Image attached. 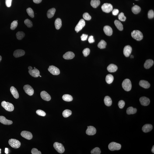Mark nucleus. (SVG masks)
<instances>
[{"mask_svg":"<svg viewBox=\"0 0 154 154\" xmlns=\"http://www.w3.org/2000/svg\"><path fill=\"white\" fill-rule=\"evenodd\" d=\"M131 36L133 38L138 41H140L143 38L142 33L139 30L133 31L131 33Z\"/></svg>","mask_w":154,"mask_h":154,"instance_id":"1","label":"nucleus"},{"mask_svg":"<svg viewBox=\"0 0 154 154\" xmlns=\"http://www.w3.org/2000/svg\"><path fill=\"white\" fill-rule=\"evenodd\" d=\"M123 89L127 91H129L131 89V81L128 79H126L123 81L122 84Z\"/></svg>","mask_w":154,"mask_h":154,"instance_id":"2","label":"nucleus"},{"mask_svg":"<svg viewBox=\"0 0 154 154\" xmlns=\"http://www.w3.org/2000/svg\"><path fill=\"white\" fill-rule=\"evenodd\" d=\"M1 105L5 110L8 111L12 112L13 111L14 109V107L13 105L12 104L3 101L1 103Z\"/></svg>","mask_w":154,"mask_h":154,"instance_id":"3","label":"nucleus"},{"mask_svg":"<svg viewBox=\"0 0 154 154\" xmlns=\"http://www.w3.org/2000/svg\"><path fill=\"white\" fill-rule=\"evenodd\" d=\"M108 147L110 151L118 150L121 149V145L119 144L113 142L109 144Z\"/></svg>","mask_w":154,"mask_h":154,"instance_id":"4","label":"nucleus"},{"mask_svg":"<svg viewBox=\"0 0 154 154\" xmlns=\"http://www.w3.org/2000/svg\"><path fill=\"white\" fill-rule=\"evenodd\" d=\"M8 142L10 146L15 149L19 148L21 146L20 142L17 140L11 139L9 140Z\"/></svg>","mask_w":154,"mask_h":154,"instance_id":"5","label":"nucleus"},{"mask_svg":"<svg viewBox=\"0 0 154 154\" xmlns=\"http://www.w3.org/2000/svg\"><path fill=\"white\" fill-rule=\"evenodd\" d=\"M54 147L57 152L59 153L62 154L65 151L63 145L62 144L58 142H55L54 144Z\"/></svg>","mask_w":154,"mask_h":154,"instance_id":"6","label":"nucleus"},{"mask_svg":"<svg viewBox=\"0 0 154 154\" xmlns=\"http://www.w3.org/2000/svg\"><path fill=\"white\" fill-rule=\"evenodd\" d=\"M101 8L103 12L109 13L113 10V6L111 4L104 3L102 5Z\"/></svg>","mask_w":154,"mask_h":154,"instance_id":"7","label":"nucleus"},{"mask_svg":"<svg viewBox=\"0 0 154 154\" xmlns=\"http://www.w3.org/2000/svg\"><path fill=\"white\" fill-rule=\"evenodd\" d=\"M23 89L27 94L29 96L33 95L34 94V90L30 85H24L23 86Z\"/></svg>","mask_w":154,"mask_h":154,"instance_id":"8","label":"nucleus"},{"mask_svg":"<svg viewBox=\"0 0 154 154\" xmlns=\"http://www.w3.org/2000/svg\"><path fill=\"white\" fill-rule=\"evenodd\" d=\"M48 70L51 74L54 75H58L60 73L59 69L54 66H50L48 68Z\"/></svg>","mask_w":154,"mask_h":154,"instance_id":"9","label":"nucleus"},{"mask_svg":"<svg viewBox=\"0 0 154 154\" xmlns=\"http://www.w3.org/2000/svg\"><path fill=\"white\" fill-rule=\"evenodd\" d=\"M85 25V21L83 19H81L77 25L75 29L77 33L78 32L82 29Z\"/></svg>","mask_w":154,"mask_h":154,"instance_id":"10","label":"nucleus"},{"mask_svg":"<svg viewBox=\"0 0 154 154\" xmlns=\"http://www.w3.org/2000/svg\"><path fill=\"white\" fill-rule=\"evenodd\" d=\"M132 51V48L129 45H127L124 47L123 50V54L126 57L129 56Z\"/></svg>","mask_w":154,"mask_h":154,"instance_id":"11","label":"nucleus"},{"mask_svg":"<svg viewBox=\"0 0 154 154\" xmlns=\"http://www.w3.org/2000/svg\"><path fill=\"white\" fill-rule=\"evenodd\" d=\"M21 135L22 137L28 140L32 139L33 138V135L29 131H22Z\"/></svg>","mask_w":154,"mask_h":154,"instance_id":"12","label":"nucleus"},{"mask_svg":"<svg viewBox=\"0 0 154 154\" xmlns=\"http://www.w3.org/2000/svg\"><path fill=\"white\" fill-rule=\"evenodd\" d=\"M87 128L86 131V133L87 135L91 136L96 134V131L95 127L92 126H87Z\"/></svg>","mask_w":154,"mask_h":154,"instance_id":"13","label":"nucleus"},{"mask_svg":"<svg viewBox=\"0 0 154 154\" xmlns=\"http://www.w3.org/2000/svg\"><path fill=\"white\" fill-rule=\"evenodd\" d=\"M40 95L42 99L43 100L46 101H49L51 100V96L45 91H42L41 92Z\"/></svg>","mask_w":154,"mask_h":154,"instance_id":"14","label":"nucleus"},{"mask_svg":"<svg viewBox=\"0 0 154 154\" xmlns=\"http://www.w3.org/2000/svg\"><path fill=\"white\" fill-rule=\"evenodd\" d=\"M28 72L31 76L34 77H38L40 75V71L36 68H34L33 69L29 70Z\"/></svg>","mask_w":154,"mask_h":154,"instance_id":"15","label":"nucleus"},{"mask_svg":"<svg viewBox=\"0 0 154 154\" xmlns=\"http://www.w3.org/2000/svg\"><path fill=\"white\" fill-rule=\"evenodd\" d=\"M140 101L141 104L144 106H148L150 103L149 99L145 96L141 97L140 99Z\"/></svg>","mask_w":154,"mask_h":154,"instance_id":"16","label":"nucleus"},{"mask_svg":"<svg viewBox=\"0 0 154 154\" xmlns=\"http://www.w3.org/2000/svg\"><path fill=\"white\" fill-rule=\"evenodd\" d=\"M0 122L5 125H10L12 124L13 122L10 120L7 119L3 116H0Z\"/></svg>","mask_w":154,"mask_h":154,"instance_id":"17","label":"nucleus"},{"mask_svg":"<svg viewBox=\"0 0 154 154\" xmlns=\"http://www.w3.org/2000/svg\"><path fill=\"white\" fill-rule=\"evenodd\" d=\"M104 31L106 35L110 36L113 34V30L111 27L109 26H105L104 27Z\"/></svg>","mask_w":154,"mask_h":154,"instance_id":"18","label":"nucleus"},{"mask_svg":"<svg viewBox=\"0 0 154 154\" xmlns=\"http://www.w3.org/2000/svg\"><path fill=\"white\" fill-rule=\"evenodd\" d=\"M25 53V51L23 50H17L14 51L13 55L15 57L18 58L23 56Z\"/></svg>","mask_w":154,"mask_h":154,"instance_id":"19","label":"nucleus"},{"mask_svg":"<svg viewBox=\"0 0 154 154\" xmlns=\"http://www.w3.org/2000/svg\"><path fill=\"white\" fill-rule=\"evenodd\" d=\"M75 56V54L73 52L71 51H68L66 53L63 55V58L65 59H72Z\"/></svg>","mask_w":154,"mask_h":154,"instance_id":"20","label":"nucleus"},{"mask_svg":"<svg viewBox=\"0 0 154 154\" xmlns=\"http://www.w3.org/2000/svg\"><path fill=\"white\" fill-rule=\"evenodd\" d=\"M152 128L153 126L152 125L149 124H146L144 125L142 127V130L144 132L147 133L152 131Z\"/></svg>","mask_w":154,"mask_h":154,"instance_id":"21","label":"nucleus"},{"mask_svg":"<svg viewBox=\"0 0 154 154\" xmlns=\"http://www.w3.org/2000/svg\"><path fill=\"white\" fill-rule=\"evenodd\" d=\"M10 91L11 93L14 98L16 99H18L19 97V94L17 90L13 86L11 87Z\"/></svg>","mask_w":154,"mask_h":154,"instance_id":"22","label":"nucleus"},{"mask_svg":"<svg viewBox=\"0 0 154 154\" xmlns=\"http://www.w3.org/2000/svg\"><path fill=\"white\" fill-rule=\"evenodd\" d=\"M107 70L109 72H115L118 69V67L117 65L114 64H111L108 66L107 68Z\"/></svg>","mask_w":154,"mask_h":154,"instance_id":"23","label":"nucleus"},{"mask_svg":"<svg viewBox=\"0 0 154 154\" xmlns=\"http://www.w3.org/2000/svg\"><path fill=\"white\" fill-rule=\"evenodd\" d=\"M139 85L145 89H148L150 87V85L149 82L145 80H141L139 82Z\"/></svg>","mask_w":154,"mask_h":154,"instance_id":"24","label":"nucleus"},{"mask_svg":"<svg viewBox=\"0 0 154 154\" xmlns=\"http://www.w3.org/2000/svg\"><path fill=\"white\" fill-rule=\"evenodd\" d=\"M154 63L153 60L152 59H148L145 61L144 66L146 69H149L153 65Z\"/></svg>","mask_w":154,"mask_h":154,"instance_id":"25","label":"nucleus"},{"mask_svg":"<svg viewBox=\"0 0 154 154\" xmlns=\"http://www.w3.org/2000/svg\"><path fill=\"white\" fill-rule=\"evenodd\" d=\"M104 102L105 104L108 106H111L112 104V101L111 98L108 96H106L105 97Z\"/></svg>","mask_w":154,"mask_h":154,"instance_id":"26","label":"nucleus"},{"mask_svg":"<svg viewBox=\"0 0 154 154\" xmlns=\"http://www.w3.org/2000/svg\"><path fill=\"white\" fill-rule=\"evenodd\" d=\"M55 11L56 9L54 8H52L49 10L47 14V17L49 18H51L53 17L54 16Z\"/></svg>","mask_w":154,"mask_h":154,"instance_id":"27","label":"nucleus"},{"mask_svg":"<svg viewBox=\"0 0 154 154\" xmlns=\"http://www.w3.org/2000/svg\"><path fill=\"white\" fill-rule=\"evenodd\" d=\"M137 112V109L134 108L132 107H128L127 110V113L128 114H134L136 113Z\"/></svg>","mask_w":154,"mask_h":154,"instance_id":"28","label":"nucleus"},{"mask_svg":"<svg viewBox=\"0 0 154 154\" xmlns=\"http://www.w3.org/2000/svg\"><path fill=\"white\" fill-rule=\"evenodd\" d=\"M56 29H59L62 26V22L61 19L58 18L56 19L54 22Z\"/></svg>","mask_w":154,"mask_h":154,"instance_id":"29","label":"nucleus"},{"mask_svg":"<svg viewBox=\"0 0 154 154\" xmlns=\"http://www.w3.org/2000/svg\"><path fill=\"white\" fill-rule=\"evenodd\" d=\"M114 79V77L111 74H108L106 77V81L108 84H110L112 83Z\"/></svg>","mask_w":154,"mask_h":154,"instance_id":"30","label":"nucleus"},{"mask_svg":"<svg viewBox=\"0 0 154 154\" xmlns=\"http://www.w3.org/2000/svg\"><path fill=\"white\" fill-rule=\"evenodd\" d=\"M100 4V1L99 0H92L91 1V5L94 8L97 7Z\"/></svg>","mask_w":154,"mask_h":154,"instance_id":"31","label":"nucleus"},{"mask_svg":"<svg viewBox=\"0 0 154 154\" xmlns=\"http://www.w3.org/2000/svg\"><path fill=\"white\" fill-rule=\"evenodd\" d=\"M62 99L64 100L67 102H70L73 100L72 96L68 94L64 95L62 96Z\"/></svg>","mask_w":154,"mask_h":154,"instance_id":"32","label":"nucleus"},{"mask_svg":"<svg viewBox=\"0 0 154 154\" xmlns=\"http://www.w3.org/2000/svg\"><path fill=\"white\" fill-rule=\"evenodd\" d=\"M114 24L116 27L120 31H122L123 29V26L121 22L118 20H115Z\"/></svg>","mask_w":154,"mask_h":154,"instance_id":"33","label":"nucleus"},{"mask_svg":"<svg viewBox=\"0 0 154 154\" xmlns=\"http://www.w3.org/2000/svg\"><path fill=\"white\" fill-rule=\"evenodd\" d=\"M132 12L135 14H137L139 13L141 10L140 7L138 5H136L133 7L131 9Z\"/></svg>","mask_w":154,"mask_h":154,"instance_id":"34","label":"nucleus"},{"mask_svg":"<svg viewBox=\"0 0 154 154\" xmlns=\"http://www.w3.org/2000/svg\"><path fill=\"white\" fill-rule=\"evenodd\" d=\"M106 43L104 40H102L98 45V47L100 49L105 48L106 45Z\"/></svg>","mask_w":154,"mask_h":154,"instance_id":"35","label":"nucleus"},{"mask_svg":"<svg viewBox=\"0 0 154 154\" xmlns=\"http://www.w3.org/2000/svg\"><path fill=\"white\" fill-rule=\"evenodd\" d=\"M72 113V111L71 110L66 109L63 112L62 114L64 117L67 118L71 115Z\"/></svg>","mask_w":154,"mask_h":154,"instance_id":"36","label":"nucleus"},{"mask_svg":"<svg viewBox=\"0 0 154 154\" xmlns=\"http://www.w3.org/2000/svg\"><path fill=\"white\" fill-rule=\"evenodd\" d=\"M25 34L23 32H19L17 33L16 36L18 40H21L24 37Z\"/></svg>","mask_w":154,"mask_h":154,"instance_id":"37","label":"nucleus"},{"mask_svg":"<svg viewBox=\"0 0 154 154\" xmlns=\"http://www.w3.org/2000/svg\"><path fill=\"white\" fill-rule=\"evenodd\" d=\"M29 16L31 18H33L34 17V13L33 9L31 8H28L26 10Z\"/></svg>","mask_w":154,"mask_h":154,"instance_id":"38","label":"nucleus"},{"mask_svg":"<svg viewBox=\"0 0 154 154\" xmlns=\"http://www.w3.org/2000/svg\"><path fill=\"white\" fill-rule=\"evenodd\" d=\"M101 152L100 148L98 147H96L92 150L91 153L92 154H100Z\"/></svg>","mask_w":154,"mask_h":154,"instance_id":"39","label":"nucleus"},{"mask_svg":"<svg viewBox=\"0 0 154 154\" xmlns=\"http://www.w3.org/2000/svg\"><path fill=\"white\" fill-rule=\"evenodd\" d=\"M25 24L28 27H31L33 26V23L31 21L28 19H27L24 21Z\"/></svg>","mask_w":154,"mask_h":154,"instance_id":"40","label":"nucleus"},{"mask_svg":"<svg viewBox=\"0 0 154 154\" xmlns=\"http://www.w3.org/2000/svg\"><path fill=\"white\" fill-rule=\"evenodd\" d=\"M118 18L119 19L122 21H125L126 19V17L124 16V14L123 12H121L118 16Z\"/></svg>","mask_w":154,"mask_h":154,"instance_id":"41","label":"nucleus"},{"mask_svg":"<svg viewBox=\"0 0 154 154\" xmlns=\"http://www.w3.org/2000/svg\"><path fill=\"white\" fill-rule=\"evenodd\" d=\"M18 25V22L16 21H14L11 23L10 27V29L12 30L15 29L17 27Z\"/></svg>","mask_w":154,"mask_h":154,"instance_id":"42","label":"nucleus"},{"mask_svg":"<svg viewBox=\"0 0 154 154\" xmlns=\"http://www.w3.org/2000/svg\"><path fill=\"white\" fill-rule=\"evenodd\" d=\"M90 49L88 48H86L84 49L82 51V53L84 56L85 57H87L89 55L90 53Z\"/></svg>","mask_w":154,"mask_h":154,"instance_id":"43","label":"nucleus"},{"mask_svg":"<svg viewBox=\"0 0 154 154\" xmlns=\"http://www.w3.org/2000/svg\"><path fill=\"white\" fill-rule=\"evenodd\" d=\"M36 113L38 115L42 116V117H45L46 115V113L44 111L41 110H37L36 111Z\"/></svg>","mask_w":154,"mask_h":154,"instance_id":"44","label":"nucleus"},{"mask_svg":"<svg viewBox=\"0 0 154 154\" xmlns=\"http://www.w3.org/2000/svg\"><path fill=\"white\" fill-rule=\"evenodd\" d=\"M83 18L86 20H89L91 18V17L87 13H85L83 15Z\"/></svg>","mask_w":154,"mask_h":154,"instance_id":"45","label":"nucleus"},{"mask_svg":"<svg viewBox=\"0 0 154 154\" xmlns=\"http://www.w3.org/2000/svg\"><path fill=\"white\" fill-rule=\"evenodd\" d=\"M125 105V102L123 100H120L118 102V106L120 109H122L124 107Z\"/></svg>","mask_w":154,"mask_h":154,"instance_id":"46","label":"nucleus"},{"mask_svg":"<svg viewBox=\"0 0 154 154\" xmlns=\"http://www.w3.org/2000/svg\"><path fill=\"white\" fill-rule=\"evenodd\" d=\"M148 16L149 19H152L154 18V13L153 10H151L149 11L148 14Z\"/></svg>","mask_w":154,"mask_h":154,"instance_id":"47","label":"nucleus"},{"mask_svg":"<svg viewBox=\"0 0 154 154\" xmlns=\"http://www.w3.org/2000/svg\"><path fill=\"white\" fill-rule=\"evenodd\" d=\"M31 153L32 154H41V152L40 151H39L38 150L35 148H33L32 149Z\"/></svg>","mask_w":154,"mask_h":154,"instance_id":"48","label":"nucleus"},{"mask_svg":"<svg viewBox=\"0 0 154 154\" xmlns=\"http://www.w3.org/2000/svg\"><path fill=\"white\" fill-rule=\"evenodd\" d=\"M12 0H5V3L6 6L8 7H10L11 5Z\"/></svg>","mask_w":154,"mask_h":154,"instance_id":"49","label":"nucleus"},{"mask_svg":"<svg viewBox=\"0 0 154 154\" xmlns=\"http://www.w3.org/2000/svg\"><path fill=\"white\" fill-rule=\"evenodd\" d=\"M88 37V35H87L83 34L82 35V36H81V40L82 41H85L87 39Z\"/></svg>","mask_w":154,"mask_h":154,"instance_id":"50","label":"nucleus"},{"mask_svg":"<svg viewBox=\"0 0 154 154\" xmlns=\"http://www.w3.org/2000/svg\"><path fill=\"white\" fill-rule=\"evenodd\" d=\"M88 41L89 43H90L94 42L95 40L94 39L93 36H90L88 39Z\"/></svg>","mask_w":154,"mask_h":154,"instance_id":"51","label":"nucleus"},{"mask_svg":"<svg viewBox=\"0 0 154 154\" xmlns=\"http://www.w3.org/2000/svg\"><path fill=\"white\" fill-rule=\"evenodd\" d=\"M119 12V11L118 9H114L112 13L113 15H116L118 14Z\"/></svg>","mask_w":154,"mask_h":154,"instance_id":"52","label":"nucleus"},{"mask_svg":"<svg viewBox=\"0 0 154 154\" xmlns=\"http://www.w3.org/2000/svg\"><path fill=\"white\" fill-rule=\"evenodd\" d=\"M42 0H33V2L35 3L39 4L41 2Z\"/></svg>","mask_w":154,"mask_h":154,"instance_id":"53","label":"nucleus"},{"mask_svg":"<svg viewBox=\"0 0 154 154\" xmlns=\"http://www.w3.org/2000/svg\"><path fill=\"white\" fill-rule=\"evenodd\" d=\"M5 154H8V148H5Z\"/></svg>","mask_w":154,"mask_h":154,"instance_id":"54","label":"nucleus"},{"mask_svg":"<svg viewBox=\"0 0 154 154\" xmlns=\"http://www.w3.org/2000/svg\"><path fill=\"white\" fill-rule=\"evenodd\" d=\"M154 145H153V146L152 147V150H151V151H152V152L153 153H154Z\"/></svg>","mask_w":154,"mask_h":154,"instance_id":"55","label":"nucleus"},{"mask_svg":"<svg viewBox=\"0 0 154 154\" xmlns=\"http://www.w3.org/2000/svg\"><path fill=\"white\" fill-rule=\"evenodd\" d=\"M32 68L31 66H29V67L28 68V69L29 70H32Z\"/></svg>","mask_w":154,"mask_h":154,"instance_id":"56","label":"nucleus"},{"mask_svg":"<svg viewBox=\"0 0 154 154\" xmlns=\"http://www.w3.org/2000/svg\"><path fill=\"white\" fill-rule=\"evenodd\" d=\"M2 57H1L0 55V62L1 61V60H2Z\"/></svg>","mask_w":154,"mask_h":154,"instance_id":"57","label":"nucleus"},{"mask_svg":"<svg viewBox=\"0 0 154 154\" xmlns=\"http://www.w3.org/2000/svg\"><path fill=\"white\" fill-rule=\"evenodd\" d=\"M133 57H134L133 56V55H131V58H133Z\"/></svg>","mask_w":154,"mask_h":154,"instance_id":"58","label":"nucleus"},{"mask_svg":"<svg viewBox=\"0 0 154 154\" xmlns=\"http://www.w3.org/2000/svg\"><path fill=\"white\" fill-rule=\"evenodd\" d=\"M1 149H0V154H1Z\"/></svg>","mask_w":154,"mask_h":154,"instance_id":"59","label":"nucleus"},{"mask_svg":"<svg viewBox=\"0 0 154 154\" xmlns=\"http://www.w3.org/2000/svg\"><path fill=\"white\" fill-rule=\"evenodd\" d=\"M39 76H40V77H41V76H40V75H39Z\"/></svg>","mask_w":154,"mask_h":154,"instance_id":"60","label":"nucleus"},{"mask_svg":"<svg viewBox=\"0 0 154 154\" xmlns=\"http://www.w3.org/2000/svg\"><path fill=\"white\" fill-rule=\"evenodd\" d=\"M16 21L17 22H18V20H16Z\"/></svg>","mask_w":154,"mask_h":154,"instance_id":"61","label":"nucleus"},{"mask_svg":"<svg viewBox=\"0 0 154 154\" xmlns=\"http://www.w3.org/2000/svg\"><path fill=\"white\" fill-rule=\"evenodd\" d=\"M34 68H36L35 67H34Z\"/></svg>","mask_w":154,"mask_h":154,"instance_id":"62","label":"nucleus"}]
</instances>
